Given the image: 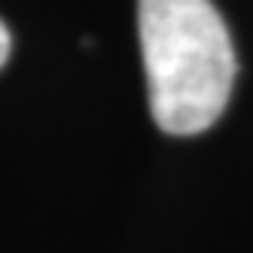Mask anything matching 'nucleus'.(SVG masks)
<instances>
[{
	"instance_id": "obj_1",
	"label": "nucleus",
	"mask_w": 253,
	"mask_h": 253,
	"mask_svg": "<svg viewBox=\"0 0 253 253\" xmlns=\"http://www.w3.org/2000/svg\"><path fill=\"white\" fill-rule=\"evenodd\" d=\"M151 119L168 135L211 128L230 102L234 43L211 0H138Z\"/></svg>"
},
{
	"instance_id": "obj_2",
	"label": "nucleus",
	"mask_w": 253,
	"mask_h": 253,
	"mask_svg": "<svg viewBox=\"0 0 253 253\" xmlns=\"http://www.w3.org/2000/svg\"><path fill=\"white\" fill-rule=\"evenodd\" d=\"M7 56H10V30L3 27V20H0V66L7 63Z\"/></svg>"
}]
</instances>
